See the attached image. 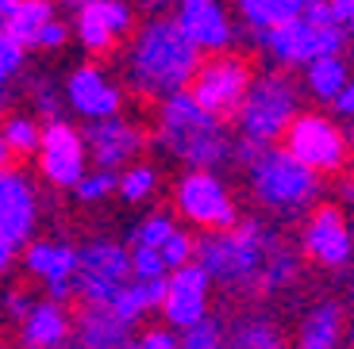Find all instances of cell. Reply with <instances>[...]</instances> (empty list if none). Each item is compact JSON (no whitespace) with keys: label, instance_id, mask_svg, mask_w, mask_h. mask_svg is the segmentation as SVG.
<instances>
[{"label":"cell","instance_id":"6da1fadb","mask_svg":"<svg viewBox=\"0 0 354 349\" xmlns=\"http://www.w3.org/2000/svg\"><path fill=\"white\" fill-rule=\"evenodd\" d=\"M201 70V50L185 39L174 16H151L127 54V81L151 100H169L185 92Z\"/></svg>","mask_w":354,"mask_h":349},{"label":"cell","instance_id":"7a4b0ae2","mask_svg":"<svg viewBox=\"0 0 354 349\" xmlns=\"http://www.w3.org/2000/svg\"><path fill=\"white\" fill-rule=\"evenodd\" d=\"M277 246H281V238L270 235L258 219H247L235 230L196 238V265L212 280L227 284L231 292H258L266 261Z\"/></svg>","mask_w":354,"mask_h":349},{"label":"cell","instance_id":"3957f363","mask_svg":"<svg viewBox=\"0 0 354 349\" xmlns=\"http://www.w3.org/2000/svg\"><path fill=\"white\" fill-rule=\"evenodd\" d=\"M158 142L177 161L193 166V173H212V166H223L235 154L227 142V131H223V119L208 115L189 92L162 100Z\"/></svg>","mask_w":354,"mask_h":349},{"label":"cell","instance_id":"277c9868","mask_svg":"<svg viewBox=\"0 0 354 349\" xmlns=\"http://www.w3.org/2000/svg\"><path fill=\"white\" fill-rule=\"evenodd\" d=\"M250 173V192L262 208L277 211V215H292V211L308 208L319 192V177L308 166H301L289 150L266 146L262 157L247 169Z\"/></svg>","mask_w":354,"mask_h":349},{"label":"cell","instance_id":"5b68a950","mask_svg":"<svg viewBox=\"0 0 354 349\" xmlns=\"http://www.w3.org/2000/svg\"><path fill=\"white\" fill-rule=\"evenodd\" d=\"M297 104H301L297 85H292L285 73H262V77H254V85H250L235 123H239L243 139L274 146V139H285L292 119L301 115Z\"/></svg>","mask_w":354,"mask_h":349},{"label":"cell","instance_id":"8992f818","mask_svg":"<svg viewBox=\"0 0 354 349\" xmlns=\"http://www.w3.org/2000/svg\"><path fill=\"white\" fill-rule=\"evenodd\" d=\"M250 85H254L250 61L227 50V54H212L208 61H201V70H196L193 85H189V97L208 115L227 119V115H239Z\"/></svg>","mask_w":354,"mask_h":349},{"label":"cell","instance_id":"52a82bcc","mask_svg":"<svg viewBox=\"0 0 354 349\" xmlns=\"http://www.w3.org/2000/svg\"><path fill=\"white\" fill-rule=\"evenodd\" d=\"M174 208L185 223L204 227L208 235H220V230L239 227L235 196L227 192V184H223L216 173H185L174 184Z\"/></svg>","mask_w":354,"mask_h":349},{"label":"cell","instance_id":"ba28073f","mask_svg":"<svg viewBox=\"0 0 354 349\" xmlns=\"http://www.w3.org/2000/svg\"><path fill=\"white\" fill-rule=\"evenodd\" d=\"M301 166H308L312 173H339L346 166V154H351V142L346 131H339V123H331L328 115L319 112H301L292 119V127L285 131V146Z\"/></svg>","mask_w":354,"mask_h":349},{"label":"cell","instance_id":"9c48e42d","mask_svg":"<svg viewBox=\"0 0 354 349\" xmlns=\"http://www.w3.org/2000/svg\"><path fill=\"white\" fill-rule=\"evenodd\" d=\"M85 139L73 131L66 119H50L43 127V146H39V169L54 188H77L88 177L85 169Z\"/></svg>","mask_w":354,"mask_h":349},{"label":"cell","instance_id":"30bf717a","mask_svg":"<svg viewBox=\"0 0 354 349\" xmlns=\"http://www.w3.org/2000/svg\"><path fill=\"white\" fill-rule=\"evenodd\" d=\"M301 246L316 265H324V269H343L354 257V235H351L346 215L335 203H319L308 215V223H304Z\"/></svg>","mask_w":354,"mask_h":349},{"label":"cell","instance_id":"8fae6325","mask_svg":"<svg viewBox=\"0 0 354 349\" xmlns=\"http://www.w3.org/2000/svg\"><path fill=\"white\" fill-rule=\"evenodd\" d=\"M177 27L185 31V39L196 46V50L208 54H227L231 39H235V27H231V16L220 0H177L174 8Z\"/></svg>","mask_w":354,"mask_h":349},{"label":"cell","instance_id":"7c38bea8","mask_svg":"<svg viewBox=\"0 0 354 349\" xmlns=\"http://www.w3.org/2000/svg\"><path fill=\"white\" fill-rule=\"evenodd\" d=\"M135 27V12L127 0H88L77 12V39L88 54H112L115 39Z\"/></svg>","mask_w":354,"mask_h":349},{"label":"cell","instance_id":"4fadbf2b","mask_svg":"<svg viewBox=\"0 0 354 349\" xmlns=\"http://www.w3.org/2000/svg\"><path fill=\"white\" fill-rule=\"evenodd\" d=\"M208 284H212V277L196 261L177 269L169 277V292H166V303H162L166 323L177 326V330H189V326L204 323L208 319Z\"/></svg>","mask_w":354,"mask_h":349},{"label":"cell","instance_id":"5bb4252c","mask_svg":"<svg viewBox=\"0 0 354 349\" xmlns=\"http://www.w3.org/2000/svg\"><path fill=\"white\" fill-rule=\"evenodd\" d=\"M66 100L77 115H85L88 123L100 119H115L120 108H124V92L104 77V70L97 66H77L66 81Z\"/></svg>","mask_w":354,"mask_h":349},{"label":"cell","instance_id":"9a60e30c","mask_svg":"<svg viewBox=\"0 0 354 349\" xmlns=\"http://www.w3.org/2000/svg\"><path fill=\"white\" fill-rule=\"evenodd\" d=\"M142 142H147L142 131L131 119H124V115L88 123V131H85V146L93 150V161H97V169H108V173H115L120 166L131 169V161L142 150Z\"/></svg>","mask_w":354,"mask_h":349},{"label":"cell","instance_id":"2e32d148","mask_svg":"<svg viewBox=\"0 0 354 349\" xmlns=\"http://www.w3.org/2000/svg\"><path fill=\"white\" fill-rule=\"evenodd\" d=\"M35 215H39V203L31 181L16 169H0V238L19 250L31 238Z\"/></svg>","mask_w":354,"mask_h":349},{"label":"cell","instance_id":"e0dca14e","mask_svg":"<svg viewBox=\"0 0 354 349\" xmlns=\"http://www.w3.org/2000/svg\"><path fill=\"white\" fill-rule=\"evenodd\" d=\"M262 46L281 66H312L316 61V27L308 19H292V23H281L274 31H266Z\"/></svg>","mask_w":354,"mask_h":349},{"label":"cell","instance_id":"ac0fdd59","mask_svg":"<svg viewBox=\"0 0 354 349\" xmlns=\"http://www.w3.org/2000/svg\"><path fill=\"white\" fill-rule=\"evenodd\" d=\"M77 272L112 280V284H131V250H124L120 242H108V238H97V242L77 250Z\"/></svg>","mask_w":354,"mask_h":349},{"label":"cell","instance_id":"d6986e66","mask_svg":"<svg viewBox=\"0 0 354 349\" xmlns=\"http://www.w3.org/2000/svg\"><path fill=\"white\" fill-rule=\"evenodd\" d=\"M131 326L124 319H115L112 307H85L77 326V349H127Z\"/></svg>","mask_w":354,"mask_h":349},{"label":"cell","instance_id":"ffe728a7","mask_svg":"<svg viewBox=\"0 0 354 349\" xmlns=\"http://www.w3.org/2000/svg\"><path fill=\"white\" fill-rule=\"evenodd\" d=\"M70 334V319H66L62 303H35V311L24 319V330H19V341L24 349H58Z\"/></svg>","mask_w":354,"mask_h":349},{"label":"cell","instance_id":"44dd1931","mask_svg":"<svg viewBox=\"0 0 354 349\" xmlns=\"http://www.w3.org/2000/svg\"><path fill=\"white\" fill-rule=\"evenodd\" d=\"M24 265L31 277H43L46 284L77 277V250L62 242H31L24 253Z\"/></svg>","mask_w":354,"mask_h":349},{"label":"cell","instance_id":"7402d4cb","mask_svg":"<svg viewBox=\"0 0 354 349\" xmlns=\"http://www.w3.org/2000/svg\"><path fill=\"white\" fill-rule=\"evenodd\" d=\"M343 338V311L339 303H319L304 315L301 334H297V349H339Z\"/></svg>","mask_w":354,"mask_h":349},{"label":"cell","instance_id":"603a6c76","mask_svg":"<svg viewBox=\"0 0 354 349\" xmlns=\"http://www.w3.org/2000/svg\"><path fill=\"white\" fill-rule=\"evenodd\" d=\"M50 19H54V0H24L19 12L4 23V31H8L12 43H19L27 50V46H35L39 31H43Z\"/></svg>","mask_w":354,"mask_h":349},{"label":"cell","instance_id":"cb8c5ba5","mask_svg":"<svg viewBox=\"0 0 354 349\" xmlns=\"http://www.w3.org/2000/svg\"><path fill=\"white\" fill-rule=\"evenodd\" d=\"M227 349H289V341H285V334L266 315H250V319L235 323V330L227 338Z\"/></svg>","mask_w":354,"mask_h":349},{"label":"cell","instance_id":"d4e9b609","mask_svg":"<svg viewBox=\"0 0 354 349\" xmlns=\"http://www.w3.org/2000/svg\"><path fill=\"white\" fill-rule=\"evenodd\" d=\"M304 81H308V92L316 100H331L335 104L339 92L351 85V70H346L343 58H316L308 66V73H304Z\"/></svg>","mask_w":354,"mask_h":349},{"label":"cell","instance_id":"484cf974","mask_svg":"<svg viewBox=\"0 0 354 349\" xmlns=\"http://www.w3.org/2000/svg\"><path fill=\"white\" fill-rule=\"evenodd\" d=\"M0 134L8 139V146L16 154H31V150L43 146V127L31 115H8V119L0 123Z\"/></svg>","mask_w":354,"mask_h":349},{"label":"cell","instance_id":"4316f807","mask_svg":"<svg viewBox=\"0 0 354 349\" xmlns=\"http://www.w3.org/2000/svg\"><path fill=\"white\" fill-rule=\"evenodd\" d=\"M174 219L166 215V211H154V215H147L139 223V227L131 230V246H139V250H162V246L174 238Z\"/></svg>","mask_w":354,"mask_h":349},{"label":"cell","instance_id":"83f0119b","mask_svg":"<svg viewBox=\"0 0 354 349\" xmlns=\"http://www.w3.org/2000/svg\"><path fill=\"white\" fill-rule=\"evenodd\" d=\"M154 188H158V173L151 166H131L120 173V196L127 203H139L147 196H154Z\"/></svg>","mask_w":354,"mask_h":349},{"label":"cell","instance_id":"f1b7e54d","mask_svg":"<svg viewBox=\"0 0 354 349\" xmlns=\"http://www.w3.org/2000/svg\"><path fill=\"white\" fill-rule=\"evenodd\" d=\"M181 349H227V338H223V326L216 319H204V323L181 330Z\"/></svg>","mask_w":354,"mask_h":349},{"label":"cell","instance_id":"f546056e","mask_svg":"<svg viewBox=\"0 0 354 349\" xmlns=\"http://www.w3.org/2000/svg\"><path fill=\"white\" fill-rule=\"evenodd\" d=\"M120 192V173H108V169H97V173H88L85 181L77 184V200L81 203H97L104 196Z\"/></svg>","mask_w":354,"mask_h":349},{"label":"cell","instance_id":"4dcf8cb0","mask_svg":"<svg viewBox=\"0 0 354 349\" xmlns=\"http://www.w3.org/2000/svg\"><path fill=\"white\" fill-rule=\"evenodd\" d=\"M162 261H166V269H185V265L196 261V238H189L185 230H174V238H169L166 246H162Z\"/></svg>","mask_w":354,"mask_h":349},{"label":"cell","instance_id":"1f68e13d","mask_svg":"<svg viewBox=\"0 0 354 349\" xmlns=\"http://www.w3.org/2000/svg\"><path fill=\"white\" fill-rule=\"evenodd\" d=\"M239 4V16L247 27H254L258 35H266V31H274V0H235Z\"/></svg>","mask_w":354,"mask_h":349},{"label":"cell","instance_id":"d6a6232c","mask_svg":"<svg viewBox=\"0 0 354 349\" xmlns=\"http://www.w3.org/2000/svg\"><path fill=\"white\" fill-rule=\"evenodd\" d=\"M131 280H166V261L158 250H131Z\"/></svg>","mask_w":354,"mask_h":349},{"label":"cell","instance_id":"836d02e7","mask_svg":"<svg viewBox=\"0 0 354 349\" xmlns=\"http://www.w3.org/2000/svg\"><path fill=\"white\" fill-rule=\"evenodd\" d=\"M343 46H346V27L316 31V58H343Z\"/></svg>","mask_w":354,"mask_h":349},{"label":"cell","instance_id":"e575fe53","mask_svg":"<svg viewBox=\"0 0 354 349\" xmlns=\"http://www.w3.org/2000/svg\"><path fill=\"white\" fill-rule=\"evenodd\" d=\"M19 66H24V46L12 43V39L4 35L0 39V88H4V81H8Z\"/></svg>","mask_w":354,"mask_h":349},{"label":"cell","instance_id":"d590c367","mask_svg":"<svg viewBox=\"0 0 354 349\" xmlns=\"http://www.w3.org/2000/svg\"><path fill=\"white\" fill-rule=\"evenodd\" d=\"M127 349H181V338H174L169 330H158V326H154V330H142Z\"/></svg>","mask_w":354,"mask_h":349},{"label":"cell","instance_id":"8d00e7d4","mask_svg":"<svg viewBox=\"0 0 354 349\" xmlns=\"http://www.w3.org/2000/svg\"><path fill=\"white\" fill-rule=\"evenodd\" d=\"M66 35H70V31H66L62 19H50V23H46L43 31H39L35 46H39V50H58V46L66 43Z\"/></svg>","mask_w":354,"mask_h":349},{"label":"cell","instance_id":"74e56055","mask_svg":"<svg viewBox=\"0 0 354 349\" xmlns=\"http://www.w3.org/2000/svg\"><path fill=\"white\" fill-rule=\"evenodd\" d=\"M308 12V0H274V23H292V19H304Z\"/></svg>","mask_w":354,"mask_h":349},{"label":"cell","instance_id":"f35d334b","mask_svg":"<svg viewBox=\"0 0 354 349\" xmlns=\"http://www.w3.org/2000/svg\"><path fill=\"white\" fill-rule=\"evenodd\" d=\"M304 19H308V23L316 27V31H328V27H339L335 12H331V0H328V4H308Z\"/></svg>","mask_w":354,"mask_h":349},{"label":"cell","instance_id":"ab89813d","mask_svg":"<svg viewBox=\"0 0 354 349\" xmlns=\"http://www.w3.org/2000/svg\"><path fill=\"white\" fill-rule=\"evenodd\" d=\"M35 108L46 115V123L58 119V97H54V88H39V92H35Z\"/></svg>","mask_w":354,"mask_h":349},{"label":"cell","instance_id":"60d3db41","mask_svg":"<svg viewBox=\"0 0 354 349\" xmlns=\"http://www.w3.org/2000/svg\"><path fill=\"white\" fill-rule=\"evenodd\" d=\"M331 108H335V112L343 115V119H354V77H351V85H346L343 92H339V100H335Z\"/></svg>","mask_w":354,"mask_h":349},{"label":"cell","instance_id":"b9f144b4","mask_svg":"<svg viewBox=\"0 0 354 349\" xmlns=\"http://www.w3.org/2000/svg\"><path fill=\"white\" fill-rule=\"evenodd\" d=\"M8 311L16 315V319H27V315L35 311V303H31L24 292H12V296H8Z\"/></svg>","mask_w":354,"mask_h":349},{"label":"cell","instance_id":"7bdbcfd3","mask_svg":"<svg viewBox=\"0 0 354 349\" xmlns=\"http://www.w3.org/2000/svg\"><path fill=\"white\" fill-rule=\"evenodd\" d=\"M12 161H16V150H12L8 139L0 134V169H12Z\"/></svg>","mask_w":354,"mask_h":349},{"label":"cell","instance_id":"ee69618b","mask_svg":"<svg viewBox=\"0 0 354 349\" xmlns=\"http://www.w3.org/2000/svg\"><path fill=\"white\" fill-rule=\"evenodd\" d=\"M19 4H24V0H0V19L8 23V19H12V16H16V12H19Z\"/></svg>","mask_w":354,"mask_h":349},{"label":"cell","instance_id":"f6af8a7d","mask_svg":"<svg viewBox=\"0 0 354 349\" xmlns=\"http://www.w3.org/2000/svg\"><path fill=\"white\" fill-rule=\"evenodd\" d=\"M142 8H151V12H162V8H169V4H174L177 8V0H139Z\"/></svg>","mask_w":354,"mask_h":349},{"label":"cell","instance_id":"bcb514c9","mask_svg":"<svg viewBox=\"0 0 354 349\" xmlns=\"http://www.w3.org/2000/svg\"><path fill=\"white\" fill-rule=\"evenodd\" d=\"M346 196H351V203H354V184H351V188H346Z\"/></svg>","mask_w":354,"mask_h":349},{"label":"cell","instance_id":"7dc6e473","mask_svg":"<svg viewBox=\"0 0 354 349\" xmlns=\"http://www.w3.org/2000/svg\"><path fill=\"white\" fill-rule=\"evenodd\" d=\"M4 35H8V31H4V19H0V39H4Z\"/></svg>","mask_w":354,"mask_h":349},{"label":"cell","instance_id":"c3c4849f","mask_svg":"<svg viewBox=\"0 0 354 349\" xmlns=\"http://www.w3.org/2000/svg\"><path fill=\"white\" fill-rule=\"evenodd\" d=\"M308 4H328V0H308Z\"/></svg>","mask_w":354,"mask_h":349},{"label":"cell","instance_id":"681fc988","mask_svg":"<svg viewBox=\"0 0 354 349\" xmlns=\"http://www.w3.org/2000/svg\"><path fill=\"white\" fill-rule=\"evenodd\" d=\"M351 346H354V326H351Z\"/></svg>","mask_w":354,"mask_h":349},{"label":"cell","instance_id":"f907efd6","mask_svg":"<svg viewBox=\"0 0 354 349\" xmlns=\"http://www.w3.org/2000/svg\"><path fill=\"white\" fill-rule=\"evenodd\" d=\"M70 4H85V0H70Z\"/></svg>","mask_w":354,"mask_h":349},{"label":"cell","instance_id":"816d5d0a","mask_svg":"<svg viewBox=\"0 0 354 349\" xmlns=\"http://www.w3.org/2000/svg\"><path fill=\"white\" fill-rule=\"evenodd\" d=\"M346 31H354V23H351V27H346Z\"/></svg>","mask_w":354,"mask_h":349},{"label":"cell","instance_id":"f5cc1de1","mask_svg":"<svg viewBox=\"0 0 354 349\" xmlns=\"http://www.w3.org/2000/svg\"><path fill=\"white\" fill-rule=\"evenodd\" d=\"M85 4H88V0H85Z\"/></svg>","mask_w":354,"mask_h":349}]
</instances>
